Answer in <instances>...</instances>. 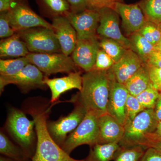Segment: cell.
<instances>
[{
    "instance_id": "1",
    "label": "cell",
    "mask_w": 161,
    "mask_h": 161,
    "mask_svg": "<svg viewBox=\"0 0 161 161\" xmlns=\"http://www.w3.org/2000/svg\"><path fill=\"white\" fill-rule=\"evenodd\" d=\"M112 75L109 71L93 69L82 76V89L78 102L87 112L98 116L106 114L109 97Z\"/></svg>"
},
{
    "instance_id": "2",
    "label": "cell",
    "mask_w": 161,
    "mask_h": 161,
    "mask_svg": "<svg viewBox=\"0 0 161 161\" xmlns=\"http://www.w3.org/2000/svg\"><path fill=\"white\" fill-rule=\"evenodd\" d=\"M37 135L36 148L31 161H86L72 158L53 139L47 126L46 112L32 111Z\"/></svg>"
},
{
    "instance_id": "3",
    "label": "cell",
    "mask_w": 161,
    "mask_h": 161,
    "mask_svg": "<svg viewBox=\"0 0 161 161\" xmlns=\"http://www.w3.org/2000/svg\"><path fill=\"white\" fill-rule=\"evenodd\" d=\"M6 127L20 147L31 159L36 152L37 144L34 120H30L20 110L12 108L8 115Z\"/></svg>"
},
{
    "instance_id": "4",
    "label": "cell",
    "mask_w": 161,
    "mask_h": 161,
    "mask_svg": "<svg viewBox=\"0 0 161 161\" xmlns=\"http://www.w3.org/2000/svg\"><path fill=\"white\" fill-rule=\"evenodd\" d=\"M98 117L94 112H87L84 118L75 130L68 136L61 148L69 154L81 145L90 147L98 144Z\"/></svg>"
},
{
    "instance_id": "5",
    "label": "cell",
    "mask_w": 161,
    "mask_h": 161,
    "mask_svg": "<svg viewBox=\"0 0 161 161\" xmlns=\"http://www.w3.org/2000/svg\"><path fill=\"white\" fill-rule=\"evenodd\" d=\"M15 33L26 43L30 53H62L60 44L53 29L34 27Z\"/></svg>"
},
{
    "instance_id": "6",
    "label": "cell",
    "mask_w": 161,
    "mask_h": 161,
    "mask_svg": "<svg viewBox=\"0 0 161 161\" xmlns=\"http://www.w3.org/2000/svg\"><path fill=\"white\" fill-rule=\"evenodd\" d=\"M158 122L154 109L142 111L125 127L123 138L119 145L124 147L138 145L148 134L155 131Z\"/></svg>"
},
{
    "instance_id": "7",
    "label": "cell",
    "mask_w": 161,
    "mask_h": 161,
    "mask_svg": "<svg viewBox=\"0 0 161 161\" xmlns=\"http://www.w3.org/2000/svg\"><path fill=\"white\" fill-rule=\"evenodd\" d=\"M30 63L37 67L45 76L58 73L70 74L78 71L72 57L62 53H30L26 56Z\"/></svg>"
},
{
    "instance_id": "8",
    "label": "cell",
    "mask_w": 161,
    "mask_h": 161,
    "mask_svg": "<svg viewBox=\"0 0 161 161\" xmlns=\"http://www.w3.org/2000/svg\"><path fill=\"white\" fill-rule=\"evenodd\" d=\"M8 12L10 26L15 32L37 27L53 29L52 24L31 9L27 0H22Z\"/></svg>"
},
{
    "instance_id": "9",
    "label": "cell",
    "mask_w": 161,
    "mask_h": 161,
    "mask_svg": "<svg viewBox=\"0 0 161 161\" xmlns=\"http://www.w3.org/2000/svg\"><path fill=\"white\" fill-rule=\"evenodd\" d=\"M87 113L86 109L78 102L75 109L68 115L55 121L47 122V126L51 136L60 147L65 140L83 120Z\"/></svg>"
},
{
    "instance_id": "10",
    "label": "cell",
    "mask_w": 161,
    "mask_h": 161,
    "mask_svg": "<svg viewBox=\"0 0 161 161\" xmlns=\"http://www.w3.org/2000/svg\"><path fill=\"white\" fill-rule=\"evenodd\" d=\"M45 76L36 66L30 63L16 75L10 77L0 76V91L3 92L5 86L14 84L24 92L36 88L44 89Z\"/></svg>"
},
{
    "instance_id": "11",
    "label": "cell",
    "mask_w": 161,
    "mask_h": 161,
    "mask_svg": "<svg viewBox=\"0 0 161 161\" xmlns=\"http://www.w3.org/2000/svg\"><path fill=\"white\" fill-rule=\"evenodd\" d=\"M100 19L97 29L99 38L117 41L127 49H131L129 38L122 33L119 26V15L113 8L105 7L98 9Z\"/></svg>"
},
{
    "instance_id": "12",
    "label": "cell",
    "mask_w": 161,
    "mask_h": 161,
    "mask_svg": "<svg viewBox=\"0 0 161 161\" xmlns=\"http://www.w3.org/2000/svg\"><path fill=\"white\" fill-rule=\"evenodd\" d=\"M66 17L76 31L78 39L98 36L97 31L100 19L98 10L87 9L77 13L70 12Z\"/></svg>"
},
{
    "instance_id": "13",
    "label": "cell",
    "mask_w": 161,
    "mask_h": 161,
    "mask_svg": "<svg viewBox=\"0 0 161 161\" xmlns=\"http://www.w3.org/2000/svg\"><path fill=\"white\" fill-rule=\"evenodd\" d=\"M99 38L78 39L77 44L72 54V58L78 67L86 72L94 69L97 53L100 49Z\"/></svg>"
},
{
    "instance_id": "14",
    "label": "cell",
    "mask_w": 161,
    "mask_h": 161,
    "mask_svg": "<svg viewBox=\"0 0 161 161\" xmlns=\"http://www.w3.org/2000/svg\"><path fill=\"white\" fill-rule=\"evenodd\" d=\"M114 9L120 17L123 28L129 36L137 32L147 21L138 3L126 4L118 2Z\"/></svg>"
},
{
    "instance_id": "15",
    "label": "cell",
    "mask_w": 161,
    "mask_h": 161,
    "mask_svg": "<svg viewBox=\"0 0 161 161\" xmlns=\"http://www.w3.org/2000/svg\"><path fill=\"white\" fill-rule=\"evenodd\" d=\"M52 26L61 52L69 56L75 50L78 40L75 28L65 16H57L52 18Z\"/></svg>"
},
{
    "instance_id": "16",
    "label": "cell",
    "mask_w": 161,
    "mask_h": 161,
    "mask_svg": "<svg viewBox=\"0 0 161 161\" xmlns=\"http://www.w3.org/2000/svg\"><path fill=\"white\" fill-rule=\"evenodd\" d=\"M111 74L112 80L107 113L125 127L126 103L129 93L125 85L117 82Z\"/></svg>"
},
{
    "instance_id": "17",
    "label": "cell",
    "mask_w": 161,
    "mask_h": 161,
    "mask_svg": "<svg viewBox=\"0 0 161 161\" xmlns=\"http://www.w3.org/2000/svg\"><path fill=\"white\" fill-rule=\"evenodd\" d=\"M144 65L138 55L132 49H127L120 60L109 70L117 82L125 85Z\"/></svg>"
},
{
    "instance_id": "18",
    "label": "cell",
    "mask_w": 161,
    "mask_h": 161,
    "mask_svg": "<svg viewBox=\"0 0 161 161\" xmlns=\"http://www.w3.org/2000/svg\"><path fill=\"white\" fill-rule=\"evenodd\" d=\"M125 127L108 113L98 117V144L116 143L123 138Z\"/></svg>"
},
{
    "instance_id": "19",
    "label": "cell",
    "mask_w": 161,
    "mask_h": 161,
    "mask_svg": "<svg viewBox=\"0 0 161 161\" xmlns=\"http://www.w3.org/2000/svg\"><path fill=\"white\" fill-rule=\"evenodd\" d=\"M44 82L50 89L51 102L53 103L58 100L62 94L70 90L76 89L80 92L82 87V76L79 71L72 72L65 77L53 79L45 76Z\"/></svg>"
},
{
    "instance_id": "20",
    "label": "cell",
    "mask_w": 161,
    "mask_h": 161,
    "mask_svg": "<svg viewBox=\"0 0 161 161\" xmlns=\"http://www.w3.org/2000/svg\"><path fill=\"white\" fill-rule=\"evenodd\" d=\"M30 53L26 43L16 33L0 42L1 58H22L26 57Z\"/></svg>"
},
{
    "instance_id": "21",
    "label": "cell",
    "mask_w": 161,
    "mask_h": 161,
    "mask_svg": "<svg viewBox=\"0 0 161 161\" xmlns=\"http://www.w3.org/2000/svg\"><path fill=\"white\" fill-rule=\"evenodd\" d=\"M119 143L97 144L91 147L86 161H111L113 160L120 149Z\"/></svg>"
},
{
    "instance_id": "22",
    "label": "cell",
    "mask_w": 161,
    "mask_h": 161,
    "mask_svg": "<svg viewBox=\"0 0 161 161\" xmlns=\"http://www.w3.org/2000/svg\"><path fill=\"white\" fill-rule=\"evenodd\" d=\"M151 84L149 72L146 65L141 67L125 84L129 94L136 97L147 89Z\"/></svg>"
},
{
    "instance_id": "23",
    "label": "cell",
    "mask_w": 161,
    "mask_h": 161,
    "mask_svg": "<svg viewBox=\"0 0 161 161\" xmlns=\"http://www.w3.org/2000/svg\"><path fill=\"white\" fill-rule=\"evenodd\" d=\"M40 9L45 14L52 17L65 16L70 12L67 0H36Z\"/></svg>"
},
{
    "instance_id": "24",
    "label": "cell",
    "mask_w": 161,
    "mask_h": 161,
    "mask_svg": "<svg viewBox=\"0 0 161 161\" xmlns=\"http://www.w3.org/2000/svg\"><path fill=\"white\" fill-rule=\"evenodd\" d=\"M0 153L3 156L18 161H29L31 159L21 147L13 143L3 131L0 133Z\"/></svg>"
},
{
    "instance_id": "25",
    "label": "cell",
    "mask_w": 161,
    "mask_h": 161,
    "mask_svg": "<svg viewBox=\"0 0 161 161\" xmlns=\"http://www.w3.org/2000/svg\"><path fill=\"white\" fill-rule=\"evenodd\" d=\"M128 38L130 40L131 49L138 55L145 63L150 54L155 50L154 45L137 32L130 35Z\"/></svg>"
},
{
    "instance_id": "26",
    "label": "cell",
    "mask_w": 161,
    "mask_h": 161,
    "mask_svg": "<svg viewBox=\"0 0 161 161\" xmlns=\"http://www.w3.org/2000/svg\"><path fill=\"white\" fill-rule=\"evenodd\" d=\"M30 63L27 57L0 60V76L10 77L18 74Z\"/></svg>"
},
{
    "instance_id": "27",
    "label": "cell",
    "mask_w": 161,
    "mask_h": 161,
    "mask_svg": "<svg viewBox=\"0 0 161 161\" xmlns=\"http://www.w3.org/2000/svg\"><path fill=\"white\" fill-rule=\"evenodd\" d=\"M138 3L147 20L161 24V0H141Z\"/></svg>"
},
{
    "instance_id": "28",
    "label": "cell",
    "mask_w": 161,
    "mask_h": 161,
    "mask_svg": "<svg viewBox=\"0 0 161 161\" xmlns=\"http://www.w3.org/2000/svg\"><path fill=\"white\" fill-rule=\"evenodd\" d=\"M147 149L142 146L121 147L114 161H140Z\"/></svg>"
},
{
    "instance_id": "29",
    "label": "cell",
    "mask_w": 161,
    "mask_h": 161,
    "mask_svg": "<svg viewBox=\"0 0 161 161\" xmlns=\"http://www.w3.org/2000/svg\"><path fill=\"white\" fill-rule=\"evenodd\" d=\"M99 45L115 63L120 60L127 50L117 41L107 38H99Z\"/></svg>"
},
{
    "instance_id": "30",
    "label": "cell",
    "mask_w": 161,
    "mask_h": 161,
    "mask_svg": "<svg viewBox=\"0 0 161 161\" xmlns=\"http://www.w3.org/2000/svg\"><path fill=\"white\" fill-rule=\"evenodd\" d=\"M137 33L154 46L161 40V31L159 25L148 20Z\"/></svg>"
},
{
    "instance_id": "31",
    "label": "cell",
    "mask_w": 161,
    "mask_h": 161,
    "mask_svg": "<svg viewBox=\"0 0 161 161\" xmlns=\"http://www.w3.org/2000/svg\"><path fill=\"white\" fill-rule=\"evenodd\" d=\"M160 92L155 89L150 84L148 88L136 96L139 102L145 109H154Z\"/></svg>"
},
{
    "instance_id": "32",
    "label": "cell",
    "mask_w": 161,
    "mask_h": 161,
    "mask_svg": "<svg viewBox=\"0 0 161 161\" xmlns=\"http://www.w3.org/2000/svg\"><path fill=\"white\" fill-rule=\"evenodd\" d=\"M144 110L145 109L141 105L136 97L129 94L126 103L125 127L130 124L139 113Z\"/></svg>"
},
{
    "instance_id": "33",
    "label": "cell",
    "mask_w": 161,
    "mask_h": 161,
    "mask_svg": "<svg viewBox=\"0 0 161 161\" xmlns=\"http://www.w3.org/2000/svg\"><path fill=\"white\" fill-rule=\"evenodd\" d=\"M115 63L114 60L104 51L100 48L97 53L96 62L93 69L102 71L108 70Z\"/></svg>"
},
{
    "instance_id": "34",
    "label": "cell",
    "mask_w": 161,
    "mask_h": 161,
    "mask_svg": "<svg viewBox=\"0 0 161 161\" xmlns=\"http://www.w3.org/2000/svg\"><path fill=\"white\" fill-rule=\"evenodd\" d=\"M15 32L9 23L8 12H1L0 14V38L3 39L13 36Z\"/></svg>"
},
{
    "instance_id": "35",
    "label": "cell",
    "mask_w": 161,
    "mask_h": 161,
    "mask_svg": "<svg viewBox=\"0 0 161 161\" xmlns=\"http://www.w3.org/2000/svg\"><path fill=\"white\" fill-rule=\"evenodd\" d=\"M138 145L146 149L153 148L161 151V137L152 132L148 134Z\"/></svg>"
},
{
    "instance_id": "36",
    "label": "cell",
    "mask_w": 161,
    "mask_h": 161,
    "mask_svg": "<svg viewBox=\"0 0 161 161\" xmlns=\"http://www.w3.org/2000/svg\"><path fill=\"white\" fill-rule=\"evenodd\" d=\"M88 9H98L105 7L114 9L115 4L121 0H86Z\"/></svg>"
},
{
    "instance_id": "37",
    "label": "cell",
    "mask_w": 161,
    "mask_h": 161,
    "mask_svg": "<svg viewBox=\"0 0 161 161\" xmlns=\"http://www.w3.org/2000/svg\"><path fill=\"white\" fill-rule=\"evenodd\" d=\"M147 67L152 86L159 92H161V68Z\"/></svg>"
},
{
    "instance_id": "38",
    "label": "cell",
    "mask_w": 161,
    "mask_h": 161,
    "mask_svg": "<svg viewBox=\"0 0 161 161\" xmlns=\"http://www.w3.org/2000/svg\"><path fill=\"white\" fill-rule=\"evenodd\" d=\"M148 67L161 68V51L155 50L151 53L144 63Z\"/></svg>"
},
{
    "instance_id": "39",
    "label": "cell",
    "mask_w": 161,
    "mask_h": 161,
    "mask_svg": "<svg viewBox=\"0 0 161 161\" xmlns=\"http://www.w3.org/2000/svg\"><path fill=\"white\" fill-rule=\"evenodd\" d=\"M140 161H161V151L154 148H147Z\"/></svg>"
},
{
    "instance_id": "40",
    "label": "cell",
    "mask_w": 161,
    "mask_h": 161,
    "mask_svg": "<svg viewBox=\"0 0 161 161\" xmlns=\"http://www.w3.org/2000/svg\"><path fill=\"white\" fill-rule=\"evenodd\" d=\"M70 6L71 11L77 13L88 9L86 0H67Z\"/></svg>"
},
{
    "instance_id": "41",
    "label": "cell",
    "mask_w": 161,
    "mask_h": 161,
    "mask_svg": "<svg viewBox=\"0 0 161 161\" xmlns=\"http://www.w3.org/2000/svg\"><path fill=\"white\" fill-rule=\"evenodd\" d=\"M21 1L22 0H0V13L9 11Z\"/></svg>"
},
{
    "instance_id": "42",
    "label": "cell",
    "mask_w": 161,
    "mask_h": 161,
    "mask_svg": "<svg viewBox=\"0 0 161 161\" xmlns=\"http://www.w3.org/2000/svg\"><path fill=\"white\" fill-rule=\"evenodd\" d=\"M154 111L157 120L158 121H161V92H160L157 101Z\"/></svg>"
},
{
    "instance_id": "43",
    "label": "cell",
    "mask_w": 161,
    "mask_h": 161,
    "mask_svg": "<svg viewBox=\"0 0 161 161\" xmlns=\"http://www.w3.org/2000/svg\"><path fill=\"white\" fill-rule=\"evenodd\" d=\"M153 132L157 135L161 137V121L158 122L155 131Z\"/></svg>"
},
{
    "instance_id": "44",
    "label": "cell",
    "mask_w": 161,
    "mask_h": 161,
    "mask_svg": "<svg viewBox=\"0 0 161 161\" xmlns=\"http://www.w3.org/2000/svg\"><path fill=\"white\" fill-rule=\"evenodd\" d=\"M0 161H18L15 160L7 157L5 156H1L0 157Z\"/></svg>"
},
{
    "instance_id": "45",
    "label": "cell",
    "mask_w": 161,
    "mask_h": 161,
    "mask_svg": "<svg viewBox=\"0 0 161 161\" xmlns=\"http://www.w3.org/2000/svg\"><path fill=\"white\" fill-rule=\"evenodd\" d=\"M154 48H155L156 50L161 51V40L156 45L154 46Z\"/></svg>"
},
{
    "instance_id": "46",
    "label": "cell",
    "mask_w": 161,
    "mask_h": 161,
    "mask_svg": "<svg viewBox=\"0 0 161 161\" xmlns=\"http://www.w3.org/2000/svg\"><path fill=\"white\" fill-rule=\"evenodd\" d=\"M159 26L160 29L161 31V24H159Z\"/></svg>"
}]
</instances>
